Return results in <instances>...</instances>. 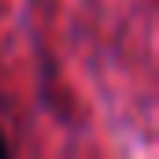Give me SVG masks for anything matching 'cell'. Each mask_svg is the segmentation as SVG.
Returning a JSON list of instances; mask_svg holds the SVG:
<instances>
[{
    "label": "cell",
    "instance_id": "obj_1",
    "mask_svg": "<svg viewBox=\"0 0 159 159\" xmlns=\"http://www.w3.org/2000/svg\"><path fill=\"white\" fill-rule=\"evenodd\" d=\"M7 152H11V144H7V141H4V133H0V159L7 156Z\"/></svg>",
    "mask_w": 159,
    "mask_h": 159
}]
</instances>
